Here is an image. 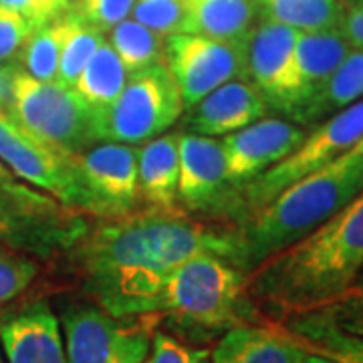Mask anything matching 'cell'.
I'll return each mask as SVG.
<instances>
[{
    "mask_svg": "<svg viewBox=\"0 0 363 363\" xmlns=\"http://www.w3.org/2000/svg\"><path fill=\"white\" fill-rule=\"evenodd\" d=\"M311 313L319 315L321 319L337 327L343 333L363 337V271L341 297L329 303L323 309Z\"/></svg>",
    "mask_w": 363,
    "mask_h": 363,
    "instance_id": "obj_31",
    "label": "cell"
},
{
    "mask_svg": "<svg viewBox=\"0 0 363 363\" xmlns=\"http://www.w3.org/2000/svg\"><path fill=\"white\" fill-rule=\"evenodd\" d=\"M350 52V43L339 28L298 33L295 49V101L286 113V119L323 89L325 83Z\"/></svg>",
    "mask_w": 363,
    "mask_h": 363,
    "instance_id": "obj_18",
    "label": "cell"
},
{
    "mask_svg": "<svg viewBox=\"0 0 363 363\" xmlns=\"http://www.w3.org/2000/svg\"><path fill=\"white\" fill-rule=\"evenodd\" d=\"M202 363H210V362H208V359H204V362H202Z\"/></svg>",
    "mask_w": 363,
    "mask_h": 363,
    "instance_id": "obj_42",
    "label": "cell"
},
{
    "mask_svg": "<svg viewBox=\"0 0 363 363\" xmlns=\"http://www.w3.org/2000/svg\"><path fill=\"white\" fill-rule=\"evenodd\" d=\"M355 2H363V0H355Z\"/></svg>",
    "mask_w": 363,
    "mask_h": 363,
    "instance_id": "obj_43",
    "label": "cell"
},
{
    "mask_svg": "<svg viewBox=\"0 0 363 363\" xmlns=\"http://www.w3.org/2000/svg\"><path fill=\"white\" fill-rule=\"evenodd\" d=\"M6 116L65 156H77L99 143L95 109H91L73 89L30 77L18 65H14L11 77V104Z\"/></svg>",
    "mask_w": 363,
    "mask_h": 363,
    "instance_id": "obj_5",
    "label": "cell"
},
{
    "mask_svg": "<svg viewBox=\"0 0 363 363\" xmlns=\"http://www.w3.org/2000/svg\"><path fill=\"white\" fill-rule=\"evenodd\" d=\"M0 196L21 200V202H28V204H51V202H57L52 196L45 194V192H40V190L21 180L2 162H0Z\"/></svg>",
    "mask_w": 363,
    "mask_h": 363,
    "instance_id": "obj_35",
    "label": "cell"
},
{
    "mask_svg": "<svg viewBox=\"0 0 363 363\" xmlns=\"http://www.w3.org/2000/svg\"><path fill=\"white\" fill-rule=\"evenodd\" d=\"M145 315H166L172 321L206 333L236 325L262 323L260 309L248 297L247 274L212 252H200L166 274Z\"/></svg>",
    "mask_w": 363,
    "mask_h": 363,
    "instance_id": "obj_4",
    "label": "cell"
},
{
    "mask_svg": "<svg viewBox=\"0 0 363 363\" xmlns=\"http://www.w3.org/2000/svg\"><path fill=\"white\" fill-rule=\"evenodd\" d=\"M152 315L116 317L93 303H75L61 313L69 363H143L152 350Z\"/></svg>",
    "mask_w": 363,
    "mask_h": 363,
    "instance_id": "obj_8",
    "label": "cell"
},
{
    "mask_svg": "<svg viewBox=\"0 0 363 363\" xmlns=\"http://www.w3.org/2000/svg\"><path fill=\"white\" fill-rule=\"evenodd\" d=\"M303 363H337L335 359H329L325 355H319V353H313V351L303 350Z\"/></svg>",
    "mask_w": 363,
    "mask_h": 363,
    "instance_id": "obj_39",
    "label": "cell"
},
{
    "mask_svg": "<svg viewBox=\"0 0 363 363\" xmlns=\"http://www.w3.org/2000/svg\"><path fill=\"white\" fill-rule=\"evenodd\" d=\"M95 220L67 255L85 293L116 317H143L166 274L190 257L233 255L230 228L208 226L182 208L145 206Z\"/></svg>",
    "mask_w": 363,
    "mask_h": 363,
    "instance_id": "obj_1",
    "label": "cell"
},
{
    "mask_svg": "<svg viewBox=\"0 0 363 363\" xmlns=\"http://www.w3.org/2000/svg\"><path fill=\"white\" fill-rule=\"evenodd\" d=\"M131 18L154 30L157 37L168 39L182 33L186 6L184 0H138L131 11Z\"/></svg>",
    "mask_w": 363,
    "mask_h": 363,
    "instance_id": "obj_29",
    "label": "cell"
},
{
    "mask_svg": "<svg viewBox=\"0 0 363 363\" xmlns=\"http://www.w3.org/2000/svg\"><path fill=\"white\" fill-rule=\"evenodd\" d=\"M363 271V192L247 277L248 297L283 321L323 309Z\"/></svg>",
    "mask_w": 363,
    "mask_h": 363,
    "instance_id": "obj_2",
    "label": "cell"
},
{
    "mask_svg": "<svg viewBox=\"0 0 363 363\" xmlns=\"http://www.w3.org/2000/svg\"><path fill=\"white\" fill-rule=\"evenodd\" d=\"M39 274V262L25 252L0 247V305L23 295Z\"/></svg>",
    "mask_w": 363,
    "mask_h": 363,
    "instance_id": "obj_30",
    "label": "cell"
},
{
    "mask_svg": "<svg viewBox=\"0 0 363 363\" xmlns=\"http://www.w3.org/2000/svg\"><path fill=\"white\" fill-rule=\"evenodd\" d=\"M363 99V51H351L325 87L297 109L289 121L309 128L347 105Z\"/></svg>",
    "mask_w": 363,
    "mask_h": 363,
    "instance_id": "obj_23",
    "label": "cell"
},
{
    "mask_svg": "<svg viewBox=\"0 0 363 363\" xmlns=\"http://www.w3.org/2000/svg\"><path fill=\"white\" fill-rule=\"evenodd\" d=\"M105 40H107V35L104 30L85 23L79 14L71 11V26L67 30L65 43H63L57 83L73 89L81 71L87 67L91 57L95 55V51L104 45Z\"/></svg>",
    "mask_w": 363,
    "mask_h": 363,
    "instance_id": "obj_28",
    "label": "cell"
},
{
    "mask_svg": "<svg viewBox=\"0 0 363 363\" xmlns=\"http://www.w3.org/2000/svg\"><path fill=\"white\" fill-rule=\"evenodd\" d=\"M128 75L130 73L123 67L121 59L105 40L91 57L87 67L81 71V75L73 85V91L97 113L116 101L128 81Z\"/></svg>",
    "mask_w": 363,
    "mask_h": 363,
    "instance_id": "obj_25",
    "label": "cell"
},
{
    "mask_svg": "<svg viewBox=\"0 0 363 363\" xmlns=\"http://www.w3.org/2000/svg\"><path fill=\"white\" fill-rule=\"evenodd\" d=\"M206 350H194L168 333L157 331L152 339V350L143 363H202L208 359Z\"/></svg>",
    "mask_w": 363,
    "mask_h": 363,
    "instance_id": "obj_34",
    "label": "cell"
},
{
    "mask_svg": "<svg viewBox=\"0 0 363 363\" xmlns=\"http://www.w3.org/2000/svg\"><path fill=\"white\" fill-rule=\"evenodd\" d=\"M35 2H37V11H39L40 26L63 16L71 9V4L67 0H35Z\"/></svg>",
    "mask_w": 363,
    "mask_h": 363,
    "instance_id": "obj_36",
    "label": "cell"
},
{
    "mask_svg": "<svg viewBox=\"0 0 363 363\" xmlns=\"http://www.w3.org/2000/svg\"><path fill=\"white\" fill-rule=\"evenodd\" d=\"M87 228L85 214L61 202L28 204L0 196V247L49 259L57 252H69Z\"/></svg>",
    "mask_w": 363,
    "mask_h": 363,
    "instance_id": "obj_13",
    "label": "cell"
},
{
    "mask_svg": "<svg viewBox=\"0 0 363 363\" xmlns=\"http://www.w3.org/2000/svg\"><path fill=\"white\" fill-rule=\"evenodd\" d=\"M67 2H69V4H73V2H75V0H67Z\"/></svg>",
    "mask_w": 363,
    "mask_h": 363,
    "instance_id": "obj_41",
    "label": "cell"
},
{
    "mask_svg": "<svg viewBox=\"0 0 363 363\" xmlns=\"http://www.w3.org/2000/svg\"><path fill=\"white\" fill-rule=\"evenodd\" d=\"M182 33L212 39L245 40L250 37L257 9L252 0H184Z\"/></svg>",
    "mask_w": 363,
    "mask_h": 363,
    "instance_id": "obj_21",
    "label": "cell"
},
{
    "mask_svg": "<svg viewBox=\"0 0 363 363\" xmlns=\"http://www.w3.org/2000/svg\"><path fill=\"white\" fill-rule=\"evenodd\" d=\"M69 26H71V9L69 13L55 18L51 23L37 26L33 35L26 39L23 51L18 55L23 63L21 69L39 81L57 83L59 61H61V51H63Z\"/></svg>",
    "mask_w": 363,
    "mask_h": 363,
    "instance_id": "obj_26",
    "label": "cell"
},
{
    "mask_svg": "<svg viewBox=\"0 0 363 363\" xmlns=\"http://www.w3.org/2000/svg\"><path fill=\"white\" fill-rule=\"evenodd\" d=\"M362 140L363 99L315 123L313 130L307 131L305 140L291 156L272 166L271 169H267L264 174H260L257 180L242 186L238 190V198L242 204V218L269 204L274 196L283 192L286 186H291L298 178L343 156Z\"/></svg>",
    "mask_w": 363,
    "mask_h": 363,
    "instance_id": "obj_7",
    "label": "cell"
},
{
    "mask_svg": "<svg viewBox=\"0 0 363 363\" xmlns=\"http://www.w3.org/2000/svg\"><path fill=\"white\" fill-rule=\"evenodd\" d=\"M180 131H166L138 145V184L145 206H178Z\"/></svg>",
    "mask_w": 363,
    "mask_h": 363,
    "instance_id": "obj_20",
    "label": "cell"
},
{
    "mask_svg": "<svg viewBox=\"0 0 363 363\" xmlns=\"http://www.w3.org/2000/svg\"><path fill=\"white\" fill-rule=\"evenodd\" d=\"M297 39L298 30L271 21L257 23L248 37V81L281 117H286L295 101Z\"/></svg>",
    "mask_w": 363,
    "mask_h": 363,
    "instance_id": "obj_15",
    "label": "cell"
},
{
    "mask_svg": "<svg viewBox=\"0 0 363 363\" xmlns=\"http://www.w3.org/2000/svg\"><path fill=\"white\" fill-rule=\"evenodd\" d=\"M107 43L117 52L128 73L164 61L166 39L157 37L154 30L145 28L131 16L107 33Z\"/></svg>",
    "mask_w": 363,
    "mask_h": 363,
    "instance_id": "obj_27",
    "label": "cell"
},
{
    "mask_svg": "<svg viewBox=\"0 0 363 363\" xmlns=\"http://www.w3.org/2000/svg\"><path fill=\"white\" fill-rule=\"evenodd\" d=\"M257 18L279 23L298 33L339 28L345 0H252Z\"/></svg>",
    "mask_w": 363,
    "mask_h": 363,
    "instance_id": "obj_24",
    "label": "cell"
},
{
    "mask_svg": "<svg viewBox=\"0 0 363 363\" xmlns=\"http://www.w3.org/2000/svg\"><path fill=\"white\" fill-rule=\"evenodd\" d=\"M248 39L226 40L176 33L166 39L164 63L182 93L184 107H192L224 83L247 79Z\"/></svg>",
    "mask_w": 363,
    "mask_h": 363,
    "instance_id": "obj_9",
    "label": "cell"
},
{
    "mask_svg": "<svg viewBox=\"0 0 363 363\" xmlns=\"http://www.w3.org/2000/svg\"><path fill=\"white\" fill-rule=\"evenodd\" d=\"M307 128L286 117H264L242 130L220 138L226 174L236 190L257 180L297 150Z\"/></svg>",
    "mask_w": 363,
    "mask_h": 363,
    "instance_id": "obj_14",
    "label": "cell"
},
{
    "mask_svg": "<svg viewBox=\"0 0 363 363\" xmlns=\"http://www.w3.org/2000/svg\"><path fill=\"white\" fill-rule=\"evenodd\" d=\"M13 65L0 67V113H9V104H11V77H13Z\"/></svg>",
    "mask_w": 363,
    "mask_h": 363,
    "instance_id": "obj_38",
    "label": "cell"
},
{
    "mask_svg": "<svg viewBox=\"0 0 363 363\" xmlns=\"http://www.w3.org/2000/svg\"><path fill=\"white\" fill-rule=\"evenodd\" d=\"M135 2L138 0H75L71 11L107 35L113 26L130 18Z\"/></svg>",
    "mask_w": 363,
    "mask_h": 363,
    "instance_id": "obj_32",
    "label": "cell"
},
{
    "mask_svg": "<svg viewBox=\"0 0 363 363\" xmlns=\"http://www.w3.org/2000/svg\"><path fill=\"white\" fill-rule=\"evenodd\" d=\"M303 350L325 355L337 363H363V337L339 331L315 313H303L274 321Z\"/></svg>",
    "mask_w": 363,
    "mask_h": 363,
    "instance_id": "obj_22",
    "label": "cell"
},
{
    "mask_svg": "<svg viewBox=\"0 0 363 363\" xmlns=\"http://www.w3.org/2000/svg\"><path fill=\"white\" fill-rule=\"evenodd\" d=\"M178 154V206L188 214L222 216L234 224L240 220L242 204L226 174L220 138L180 131Z\"/></svg>",
    "mask_w": 363,
    "mask_h": 363,
    "instance_id": "obj_10",
    "label": "cell"
},
{
    "mask_svg": "<svg viewBox=\"0 0 363 363\" xmlns=\"http://www.w3.org/2000/svg\"><path fill=\"white\" fill-rule=\"evenodd\" d=\"M303 353L279 325L247 323L222 333L210 363H303Z\"/></svg>",
    "mask_w": 363,
    "mask_h": 363,
    "instance_id": "obj_19",
    "label": "cell"
},
{
    "mask_svg": "<svg viewBox=\"0 0 363 363\" xmlns=\"http://www.w3.org/2000/svg\"><path fill=\"white\" fill-rule=\"evenodd\" d=\"M73 168L87 200V216L117 218L138 210V145L99 142L73 156Z\"/></svg>",
    "mask_w": 363,
    "mask_h": 363,
    "instance_id": "obj_12",
    "label": "cell"
},
{
    "mask_svg": "<svg viewBox=\"0 0 363 363\" xmlns=\"http://www.w3.org/2000/svg\"><path fill=\"white\" fill-rule=\"evenodd\" d=\"M363 192V140L337 160L298 178L230 228V264L245 274L291 247Z\"/></svg>",
    "mask_w": 363,
    "mask_h": 363,
    "instance_id": "obj_3",
    "label": "cell"
},
{
    "mask_svg": "<svg viewBox=\"0 0 363 363\" xmlns=\"http://www.w3.org/2000/svg\"><path fill=\"white\" fill-rule=\"evenodd\" d=\"M35 26L23 14L0 6V67L13 65Z\"/></svg>",
    "mask_w": 363,
    "mask_h": 363,
    "instance_id": "obj_33",
    "label": "cell"
},
{
    "mask_svg": "<svg viewBox=\"0 0 363 363\" xmlns=\"http://www.w3.org/2000/svg\"><path fill=\"white\" fill-rule=\"evenodd\" d=\"M271 113V107L260 91L247 79H236L188 107L180 119L184 131L188 133L224 138Z\"/></svg>",
    "mask_w": 363,
    "mask_h": 363,
    "instance_id": "obj_16",
    "label": "cell"
},
{
    "mask_svg": "<svg viewBox=\"0 0 363 363\" xmlns=\"http://www.w3.org/2000/svg\"><path fill=\"white\" fill-rule=\"evenodd\" d=\"M0 162L28 186L87 216V200L73 168V156L49 147L6 113H0Z\"/></svg>",
    "mask_w": 363,
    "mask_h": 363,
    "instance_id": "obj_11",
    "label": "cell"
},
{
    "mask_svg": "<svg viewBox=\"0 0 363 363\" xmlns=\"http://www.w3.org/2000/svg\"><path fill=\"white\" fill-rule=\"evenodd\" d=\"M0 345L6 363H69L59 317L45 301L2 317Z\"/></svg>",
    "mask_w": 363,
    "mask_h": 363,
    "instance_id": "obj_17",
    "label": "cell"
},
{
    "mask_svg": "<svg viewBox=\"0 0 363 363\" xmlns=\"http://www.w3.org/2000/svg\"><path fill=\"white\" fill-rule=\"evenodd\" d=\"M0 6H2V9H9V11H14V13L23 14L26 21L35 26V28L40 26L39 11H37V2H35V0H0Z\"/></svg>",
    "mask_w": 363,
    "mask_h": 363,
    "instance_id": "obj_37",
    "label": "cell"
},
{
    "mask_svg": "<svg viewBox=\"0 0 363 363\" xmlns=\"http://www.w3.org/2000/svg\"><path fill=\"white\" fill-rule=\"evenodd\" d=\"M0 363H6V359H4V351H2V345H0Z\"/></svg>",
    "mask_w": 363,
    "mask_h": 363,
    "instance_id": "obj_40",
    "label": "cell"
},
{
    "mask_svg": "<svg viewBox=\"0 0 363 363\" xmlns=\"http://www.w3.org/2000/svg\"><path fill=\"white\" fill-rule=\"evenodd\" d=\"M186 107L182 93L162 61L128 75L117 99L95 113L97 142L142 145L180 121Z\"/></svg>",
    "mask_w": 363,
    "mask_h": 363,
    "instance_id": "obj_6",
    "label": "cell"
}]
</instances>
